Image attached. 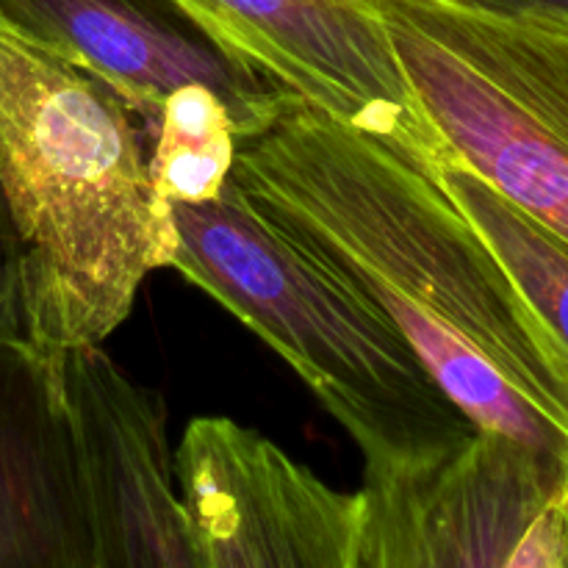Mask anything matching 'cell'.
Returning <instances> with one entry per match:
<instances>
[{
    "label": "cell",
    "instance_id": "cell-11",
    "mask_svg": "<svg viewBox=\"0 0 568 568\" xmlns=\"http://www.w3.org/2000/svg\"><path fill=\"white\" fill-rule=\"evenodd\" d=\"M442 181L503 261L568 361V244L514 209L458 161L444 166Z\"/></svg>",
    "mask_w": 568,
    "mask_h": 568
},
{
    "label": "cell",
    "instance_id": "cell-4",
    "mask_svg": "<svg viewBox=\"0 0 568 568\" xmlns=\"http://www.w3.org/2000/svg\"><path fill=\"white\" fill-rule=\"evenodd\" d=\"M458 161L568 244V31L475 0H369Z\"/></svg>",
    "mask_w": 568,
    "mask_h": 568
},
{
    "label": "cell",
    "instance_id": "cell-9",
    "mask_svg": "<svg viewBox=\"0 0 568 568\" xmlns=\"http://www.w3.org/2000/svg\"><path fill=\"white\" fill-rule=\"evenodd\" d=\"M0 14L122 94L155 136L175 94L209 89L236 139L270 131L297 100L242 64L170 0H0Z\"/></svg>",
    "mask_w": 568,
    "mask_h": 568
},
{
    "label": "cell",
    "instance_id": "cell-15",
    "mask_svg": "<svg viewBox=\"0 0 568 568\" xmlns=\"http://www.w3.org/2000/svg\"><path fill=\"white\" fill-rule=\"evenodd\" d=\"M475 3L516 11V14L538 17V20H547L568 31V0H475Z\"/></svg>",
    "mask_w": 568,
    "mask_h": 568
},
{
    "label": "cell",
    "instance_id": "cell-7",
    "mask_svg": "<svg viewBox=\"0 0 568 568\" xmlns=\"http://www.w3.org/2000/svg\"><path fill=\"white\" fill-rule=\"evenodd\" d=\"M568 475L497 433L405 464L364 466L355 568H503Z\"/></svg>",
    "mask_w": 568,
    "mask_h": 568
},
{
    "label": "cell",
    "instance_id": "cell-6",
    "mask_svg": "<svg viewBox=\"0 0 568 568\" xmlns=\"http://www.w3.org/2000/svg\"><path fill=\"white\" fill-rule=\"evenodd\" d=\"M175 483L200 568H355L361 497L225 416L189 422Z\"/></svg>",
    "mask_w": 568,
    "mask_h": 568
},
{
    "label": "cell",
    "instance_id": "cell-3",
    "mask_svg": "<svg viewBox=\"0 0 568 568\" xmlns=\"http://www.w3.org/2000/svg\"><path fill=\"white\" fill-rule=\"evenodd\" d=\"M172 270L203 288L349 433L364 466L405 464L460 447L477 433L403 336L300 253L253 209L233 178L214 200L175 203Z\"/></svg>",
    "mask_w": 568,
    "mask_h": 568
},
{
    "label": "cell",
    "instance_id": "cell-5",
    "mask_svg": "<svg viewBox=\"0 0 568 568\" xmlns=\"http://www.w3.org/2000/svg\"><path fill=\"white\" fill-rule=\"evenodd\" d=\"M225 53L442 178L449 150L369 0H170Z\"/></svg>",
    "mask_w": 568,
    "mask_h": 568
},
{
    "label": "cell",
    "instance_id": "cell-10",
    "mask_svg": "<svg viewBox=\"0 0 568 568\" xmlns=\"http://www.w3.org/2000/svg\"><path fill=\"white\" fill-rule=\"evenodd\" d=\"M0 568H98L55 355L0 342Z\"/></svg>",
    "mask_w": 568,
    "mask_h": 568
},
{
    "label": "cell",
    "instance_id": "cell-13",
    "mask_svg": "<svg viewBox=\"0 0 568 568\" xmlns=\"http://www.w3.org/2000/svg\"><path fill=\"white\" fill-rule=\"evenodd\" d=\"M503 568H568V488H560L532 516Z\"/></svg>",
    "mask_w": 568,
    "mask_h": 568
},
{
    "label": "cell",
    "instance_id": "cell-14",
    "mask_svg": "<svg viewBox=\"0 0 568 568\" xmlns=\"http://www.w3.org/2000/svg\"><path fill=\"white\" fill-rule=\"evenodd\" d=\"M0 342H26L20 300V247L0 192Z\"/></svg>",
    "mask_w": 568,
    "mask_h": 568
},
{
    "label": "cell",
    "instance_id": "cell-12",
    "mask_svg": "<svg viewBox=\"0 0 568 568\" xmlns=\"http://www.w3.org/2000/svg\"><path fill=\"white\" fill-rule=\"evenodd\" d=\"M231 116L214 92L197 87L164 105L150 148V172L170 205L205 203L222 192L236 159Z\"/></svg>",
    "mask_w": 568,
    "mask_h": 568
},
{
    "label": "cell",
    "instance_id": "cell-8",
    "mask_svg": "<svg viewBox=\"0 0 568 568\" xmlns=\"http://www.w3.org/2000/svg\"><path fill=\"white\" fill-rule=\"evenodd\" d=\"M55 366L87 477L98 568H200L164 397L100 347L67 349Z\"/></svg>",
    "mask_w": 568,
    "mask_h": 568
},
{
    "label": "cell",
    "instance_id": "cell-1",
    "mask_svg": "<svg viewBox=\"0 0 568 568\" xmlns=\"http://www.w3.org/2000/svg\"><path fill=\"white\" fill-rule=\"evenodd\" d=\"M231 178L408 342L477 430L568 475V361L442 178L303 103L236 142Z\"/></svg>",
    "mask_w": 568,
    "mask_h": 568
},
{
    "label": "cell",
    "instance_id": "cell-2",
    "mask_svg": "<svg viewBox=\"0 0 568 568\" xmlns=\"http://www.w3.org/2000/svg\"><path fill=\"white\" fill-rule=\"evenodd\" d=\"M150 148L148 125L116 89L0 14V192L37 353L100 347L144 277L175 261V220Z\"/></svg>",
    "mask_w": 568,
    "mask_h": 568
}]
</instances>
